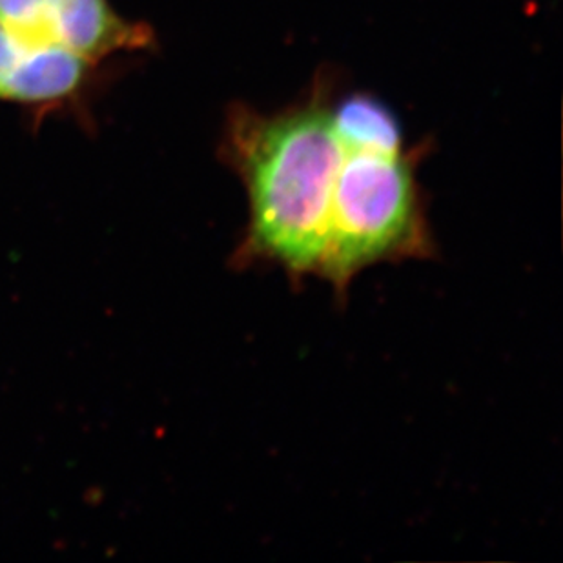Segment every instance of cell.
I'll list each match as a JSON object with an SVG mask.
<instances>
[{
  "label": "cell",
  "mask_w": 563,
  "mask_h": 563,
  "mask_svg": "<svg viewBox=\"0 0 563 563\" xmlns=\"http://www.w3.org/2000/svg\"><path fill=\"white\" fill-rule=\"evenodd\" d=\"M224 155L245 185L251 212L234 265L272 263L294 283L318 276L345 157L330 113L316 102L272 118L234 112Z\"/></svg>",
  "instance_id": "6da1fadb"
},
{
  "label": "cell",
  "mask_w": 563,
  "mask_h": 563,
  "mask_svg": "<svg viewBox=\"0 0 563 563\" xmlns=\"http://www.w3.org/2000/svg\"><path fill=\"white\" fill-rule=\"evenodd\" d=\"M437 241L427 219L415 157L345 152L330 202L318 276L341 299L357 274L379 263L429 260Z\"/></svg>",
  "instance_id": "7a4b0ae2"
},
{
  "label": "cell",
  "mask_w": 563,
  "mask_h": 563,
  "mask_svg": "<svg viewBox=\"0 0 563 563\" xmlns=\"http://www.w3.org/2000/svg\"><path fill=\"white\" fill-rule=\"evenodd\" d=\"M0 22L93 64L152 43L148 27L126 21L110 0H0Z\"/></svg>",
  "instance_id": "3957f363"
},
{
  "label": "cell",
  "mask_w": 563,
  "mask_h": 563,
  "mask_svg": "<svg viewBox=\"0 0 563 563\" xmlns=\"http://www.w3.org/2000/svg\"><path fill=\"white\" fill-rule=\"evenodd\" d=\"M91 66L68 49L35 43L0 22V102L57 107L82 90Z\"/></svg>",
  "instance_id": "277c9868"
},
{
  "label": "cell",
  "mask_w": 563,
  "mask_h": 563,
  "mask_svg": "<svg viewBox=\"0 0 563 563\" xmlns=\"http://www.w3.org/2000/svg\"><path fill=\"white\" fill-rule=\"evenodd\" d=\"M330 113V124L345 152L394 155L404 152V132L393 110L377 97H346Z\"/></svg>",
  "instance_id": "5b68a950"
}]
</instances>
